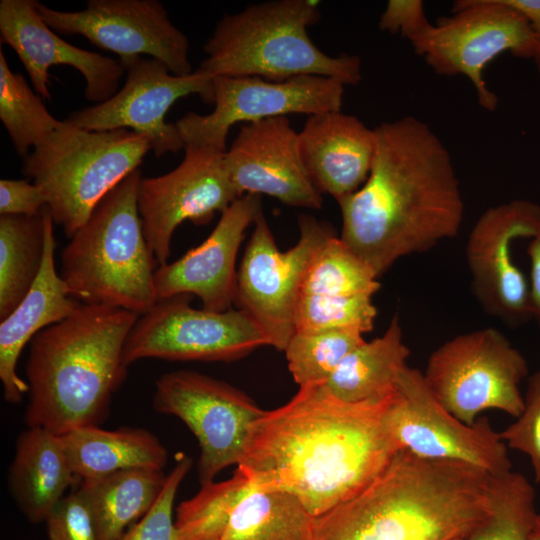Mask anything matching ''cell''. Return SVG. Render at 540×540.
Listing matches in <instances>:
<instances>
[{
  "mask_svg": "<svg viewBox=\"0 0 540 540\" xmlns=\"http://www.w3.org/2000/svg\"><path fill=\"white\" fill-rule=\"evenodd\" d=\"M44 254L40 272L30 291L0 323V380L4 399L19 403L29 386L17 373L20 354L43 329L70 316L80 301L71 297L55 266L54 222L48 208L41 212Z\"/></svg>",
  "mask_w": 540,
  "mask_h": 540,
  "instance_id": "23",
  "label": "cell"
},
{
  "mask_svg": "<svg viewBox=\"0 0 540 540\" xmlns=\"http://www.w3.org/2000/svg\"><path fill=\"white\" fill-rule=\"evenodd\" d=\"M45 522L48 540H98L93 516L79 490L64 496Z\"/></svg>",
  "mask_w": 540,
  "mask_h": 540,
  "instance_id": "38",
  "label": "cell"
},
{
  "mask_svg": "<svg viewBox=\"0 0 540 540\" xmlns=\"http://www.w3.org/2000/svg\"><path fill=\"white\" fill-rule=\"evenodd\" d=\"M253 226L237 270L234 304L255 321L267 345L284 351L296 332V306L308 269L337 234L328 222L300 215L297 243L280 251L263 212Z\"/></svg>",
  "mask_w": 540,
  "mask_h": 540,
  "instance_id": "10",
  "label": "cell"
},
{
  "mask_svg": "<svg viewBox=\"0 0 540 540\" xmlns=\"http://www.w3.org/2000/svg\"><path fill=\"white\" fill-rule=\"evenodd\" d=\"M192 295L159 300L138 317L124 346L126 366L146 359L230 362L267 345L250 315L239 308L223 312L191 306Z\"/></svg>",
  "mask_w": 540,
  "mask_h": 540,
  "instance_id": "11",
  "label": "cell"
},
{
  "mask_svg": "<svg viewBox=\"0 0 540 540\" xmlns=\"http://www.w3.org/2000/svg\"><path fill=\"white\" fill-rule=\"evenodd\" d=\"M224 165L240 196L267 195L292 207H322V194L303 164L298 132L287 116L241 125L224 153Z\"/></svg>",
  "mask_w": 540,
  "mask_h": 540,
  "instance_id": "19",
  "label": "cell"
},
{
  "mask_svg": "<svg viewBox=\"0 0 540 540\" xmlns=\"http://www.w3.org/2000/svg\"><path fill=\"white\" fill-rule=\"evenodd\" d=\"M167 480L163 470L130 468L82 480L78 489L93 516L98 540H119L154 505Z\"/></svg>",
  "mask_w": 540,
  "mask_h": 540,
  "instance_id": "27",
  "label": "cell"
},
{
  "mask_svg": "<svg viewBox=\"0 0 540 540\" xmlns=\"http://www.w3.org/2000/svg\"><path fill=\"white\" fill-rule=\"evenodd\" d=\"M121 64L126 72L123 87L107 101L74 111L65 120L91 131L131 129L150 139L156 157L184 149L176 124L166 122V114L177 100L192 94L213 103V78L197 69L174 75L150 57Z\"/></svg>",
  "mask_w": 540,
  "mask_h": 540,
  "instance_id": "15",
  "label": "cell"
},
{
  "mask_svg": "<svg viewBox=\"0 0 540 540\" xmlns=\"http://www.w3.org/2000/svg\"><path fill=\"white\" fill-rule=\"evenodd\" d=\"M431 23L421 0H389L379 19V28L410 40Z\"/></svg>",
  "mask_w": 540,
  "mask_h": 540,
  "instance_id": "39",
  "label": "cell"
},
{
  "mask_svg": "<svg viewBox=\"0 0 540 540\" xmlns=\"http://www.w3.org/2000/svg\"><path fill=\"white\" fill-rule=\"evenodd\" d=\"M424 379L440 404L466 424L489 409L517 418L520 385L529 376L524 355L495 328L459 334L428 358Z\"/></svg>",
  "mask_w": 540,
  "mask_h": 540,
  "instance_id": "8",
  "label": "cell"
},
{
  "mask_svg": "<svg viewBox=\"0 0 540 540\" xmlns=\"http://www.w3.org/2000/svg\"><path fill=\"white\" fill-rule=\"evenodd\" d=\"M37 0L0 1V38L17 54L36 93L50 100L49 68L68 65L85 79L84 96L96 104L117 91L125 69L113 58L78 48L52 30L42 19Z\"/></svg>",
  "mask_w": 540,
  "mask_h": 540,
  "instance_id": "21",
  "label": "cell"
},
{
  "mask_svg": "<svg viewBox=\"0 0 540 540\" xmlns=\"http://www.w3.org/2000/svg\"><path fill=\"white\" fill-rule=\"evenodd\" d=\"M43 254L41 214L0 215V320L30 291L40 272Z\"/></svg>",
  "mask_w": 540,
  "mask_h": 540,
  "instance_id": "29",
  "label": "cell"
},
{
  "mask_svg": "<svg viewBox=\"0 0 540 540\" xmlns=\"http://www.w3.org/2000/svg\"><path fill=\"white\" fill-rule=\"evenodd\" d=\"M500 436L508 448L529 457L535 482L540 484V371L528 376L522 412Z\"/></svg>",
  "mask_w": 540,
  "mask_h": 540,
  "instance_id": "37",
  "label": "cell"
},
{
  "mask_svg": "<svg viewBox=\"0 0 540 540\" xmlns=\"http://www.w3.org/2000/svg\"><path fill=\"white\" fill-rule=\"evenodd\" d=\"M539 227L540 205L514 199L483 212L467 240L473 292L487 313L510 327L532 320L529 280L513 258V243Z\"/></svg>",
  "mask_w": 540,
  "mask_h": 540,
  "instance_id": "18",
  "label": "cell"
},
{
  "mask_svg": "<svg viewBox=\"0 0 540 540\" xmlns=\"http://www.w3.org/2000/svg\"><path fill=\"white\" fill-rule=\"evenodd\" d=\"M393 395L347 403L324 385L299 388L252 424L237 467L256 488L289 493L318 517L366 488L401 450L389 424Z\"/></svg>",
  "mask_w": 540,
  "mask_h": 540,
  "instance_id": "1",
  "label": "cell"
},
{
  "mask_svg": "<svg viewBox=\"0 0 540 540\" xmlns=\"http://www.w3.org/2000/svg\"><path fill=\"white\" fill-rule=\"evenodd\" d=\"M535 496L532 484L519 472L492 475L490 512L465 540H531L538 515Z\"/></svg>",
  "mask_w": 540,
  "mask_h": 540,
  "instance_id": "32",
  "label": "cell"
},
{
  "mask_svg": "<svg viewBox=\"0 0 540 540\" xmlns=\"http://www.w3.org/2000/svg\"><path fill=\"white\" fill-rule=\"evenodd\" d=\"M141 180L138 168L113 188L62 250L59 274L78 301L138 316L156 304V260L138 210Z\"/></svg>",
  "mask_w": 540,
  "mask_h": 540,
  "instance_id": "6",
  "label": "cell"
},
{
  "mask_svg": "<svg viewBox=\"0 0 540 540\" xmlns=\"http://www.w3.org/2000/svg\"><path fill=\"white\" fill-rule=\"evenodd\" d=\"M191 465V458L179 456L154 505L119 540H179L173 506L178 488Z\"/></svg>",
  "mask_w": 540,
  "mask_h": 540,
  "instance_id": "36",
  "label": "cell"
},
{
  "mask_svg": "<svg viewBox=\"0 0 540 540\" xmlns=\"http://www.w3.org/2000/svg\"><path fill=\"white\" fill-rule=\"evenodd\" d=\"M150 150V139L132 130L91 131L64 120L23 158L22 173L41 188L54 224L70 239Z\"/></svg>",
  "mask_w": 540,
  "mask_h": 540,
  "instance_id": "7",
  "label": "cell"
},
{
  "mask_svg": "<svg viewBox=\"0 0 540 540\" xmlns=\"http://www.w3.org/2000/svg\"><path fill=\"white\" fill-rule=\"evenodd\" d=\"M389 424L399 448L418 457L468 463L493 476L512 470L508 447L489 418L464 423L435 398L423 373L408 364L395 383Z\"/></svg>",
  "mask_w": 540,
  "mask_h": 540,
  "instance_id": "12",
  "label": "cell"
},
{
  "mask_svg": "<svg viewBox=\"0 0 540 540\" xmlns=\"http://www.w3.org/2000/svg\"><path fill=\"white\" fill-rule=\"evenodd\" d=\"M47 205L43 191L27 180H0V215H40Z\"/></svg>",
  "mask_w": 540,
  "mask_h": 540,
  "instance_id": "40",
  "label": "cell"
},
{
  "mask_svg": "<svg viewBox=\"0 0 540 540\" xmlns=\"http://www.w3.org/2000/svg\"><path fill=\"white\" fill-rule=\"evenodd\" d=\"M254 489L238 467L227 480L203 483L197 494L176 509L179 540H221L236 506Z\"/></svg>",
  "mask_w": 540,
  "mask_h": 540,
  "instance_id": "31",
  "label": "cell"
},
{
  "mask_svg": "<svg viewBox=\"0 0 540 540\" xmlns=\"http://www.w3.org/2000/svg\"><path fill=\"white\" fill-rule=\"evenodd\" d=\"M262 212L259 195L246 194L235 200L200 245L176 261L158 266L154 272L157 301L189 294L198 296L206 310L233 308L237 253L247 228Z\"/></svg>",
  "mask_w": 540,
  "mask_h": 540,
  "instance_id": "20",
  "label": "cell"
},
{
  "mask_svg": "<svg viewBox=\"0 0 540 540\" xmlns=\"http://www.w3.org/2000/svg\"><path fill=\"white\" fill-rule=\"evenodd\" d=\"M409 356L399 317L395 315L384 334L353 349L324 386L347 403L382 400L394 392Z\"/></svg>",
  "mask_w": 540,
  "mask_h": 540,
  "instance_id": "26",
  "label": "cell"
},
{
  "mask_svg": "<svg viewBox=\"0 0 540 540\" xmlns=\"http://www.w3.org/2000/svg\"><path fill=\"white\" fill-rule=\"evenodd\" d=\"M138 317L80 302L70 316L37 333L25 365L27 426L62 436L102 421L125 381L124 346Z\"/></svg>",
  "mask_w": 540,
  "mask_h": 540,
  "instance_id": "4",
  "label": "cell"
},
{
  "mask_svg": "<svg viewBox=\"0 0 540 540\" xmlns=\"http://www.w3.org/2000/svg\"><path fill=\"white\" fill-rule=\"evenodd\" d=\"M298 145L316 188L338 202L367 180L374 159L375 133L353 115L328 111L308 116L298 132Z\"/></svg>",
  "mask_w": 540,
  "mask_h": 540,
  "instance_id": "22",
  "label": "cell"
},
{
  "mask_svg": "<svg viewBox=\"0 0 540 540\" xmlns=\"http://www.w3.org/2000/svg\"><path fill=\"white\" fill-rule=\"evenodd\" d=\"M530 263L529 292L531 317L540 328V227L526 249Z\"/></svg>",
  "mask_w": 540,
  "mask_h": 540,
  "instance_id": "41",
  "label": "cell"
},
{
  "mask_svg": "<svg viewBox=\"0 0 540 540\" xmlns=\"http://www.w3.org/2000/svg\"><path fill=\"white\" fill-rule=\"evenodd\" d=\"M320 19L319 1L272 0L224 15L203 49L197 70L210 77H259L283 81L301 75L357 85L356 55L330 56L311 40L307 28Z\"/></svg>",
  "mask_w": 540,
  "mask_h": 540,
  "instance_id": "5",
  "label": "cell"
},
{
  "mask_svg": "<svg viewBox=\"0 0 540 540\" xmlns=\"http://www.w3.org/2000/svg\"><path fill=\"white\" fill-rule=\"evenodd\" d=\"M452 540H465V538H455V539H452Z\"/></svg>",
  "mask_w": 540,
  "mask_h": 540,
  "instance_id": "45",
  "label": "cell"
},
{
  "mask_svg": "<svg viewBox=\"0 0 540 540\" xmlns=\"http://www.w3.org/2000/svg\"><path fill=\"white\" fill-rule=\"evenodd\" d=\"M377 308L371 296L328 297L300 294L296 312V332L352 329L371 331Z\"/></svg>",
  "mask_w": 540,
  "mask_h": 540,
  "instance_id": "35",
  "label": "cell"
},
{
  "mask_svg": "<svg viewBox=\"0 0 540 540\" xmlns=\"http://www.w3.org/2000/svg\"><path fill=\"white\" fill-rule=\"evenodd\" d=\"M492 475L399 450L354 497L315 517L311 540H452L490 512Z\"/></svg>",
  "mask_w": 540,
  "mask_h": 540,
  "instance_id": "3",
  "label": "cell"
},
{
  "mask_svg": "<svg viewBox=\"0 0 540 540\" xmlns=\"http://www.w3.org/2000/svg\"><path fill=\"white\" fill-rule=\"evenodd\" d=\"M505 5L520 13L540 37V0H501Z\"/></svg>",
  "mask_w": 540,
  "mask_h": 540,
  "instance_id": "42",
  "label": "cell"
},
{
  "mask_svg": "<svg viewBox=\"0 0 540 540\" xmlns=\"http://www.w3.org/2000/svg\"><path fill=\"white\" fill-rule=\"evenodd\" d=\"M345 85L324 76L301 75L283 81L259 77L213 78L214 110L189 112L175 124L185 145L225 152L227 135L238 123L341 110Z\"/></svg>",
  "mask_w": 540,
  "mask_h": 540,
  "instance_id": "14",
  "label": "cell"
},
{
  "mask_svg": "<svg viewBox=\"0 0 540 540\" xmlns=\"http://www.w3.org/2000/svg\"><path fill=\"white\" fill-rule=\"evenodd\" d=\"M532 59L535 62L537 72H538V75H539V79H540V37H538L537 48H536V51H535L534 56H533Z\"/></svg>",
  "mask_w": 540,
  "mask_h": 540,
  "instance_id": "44",
  "label": "cell"
},
{
  "mask_svg": "<svg viewBox=\"0 0 540 540\" xmlns=\"http://www.w3.org/2000/svg\"><path fill=\"white\" fill-rule=\"evenodd\" d=\"M378 278L374 270L335 235L311 263L300 294L373 297L381 287Z\"/></svg>",
  "mask_w": 540,
  "mask_h": 540,
  "instance_id": "33",
  "label": "cell"
},
{
  "mask_svg": "<svg viewBox=\"0 0 540 540\" xmlns=\"http://www.w3.org/2000/svg\"><path fill=\"white\" fill-rule=\"evenodd\" d=\"M365 340L352 329L295 332L284 352L299 388L324 385L342 360Z\"/></svg>",
  "mask_w": 540,
  "mask_h": 540,
  "instance_id": "34",
  "label": "cell"
},
{
  "mask_svg": "<svg viewBox=\"0 0 540 540\" xmlns=\"http://www.w3.org/2000/svg\"><path fill=\"white\" fill-rule=\"evenodd\" d=\"M369 176L338 201L341 240L378 277L400 258L458 235L464 202L449 150L414 116L374 128Z\"/></svg>",
  "mask_w": 540,
  "mask_h": 540,
  "instance_id": "2",
  "label": "cell"
},
{
  "mask_svg": "<svg viewBox=\"0 0 540 540\" xmlns=\"http://www.w3.org/2000/svg\"><path fill=\"white\" fill-rule=\"evenodd\" d=\"M0 120L17 154L25 158L30 148L45 141L63 123L45 107L23 75L11 71L0 50Z\"/></svg>",
  "mask_w": 540,
  "mask_h": 540,
  "instance_id": "30",
  "label": "cell"
},
{
  "mask_svg": "<svg viewBox=\"0 0 540 540\" xmlns=\"http://www.w3.org/2000/svg\"><path fill=\"white\" fill-rule=\"evenodd\" d=\"M44 22L65 35H80L124 63L147 55L174 75L192 73L189 40L158 0H88L80 11H60L38 2Z\"/></svg>",
  "mask_w": 540,
  "mask_h": 540,
  "instance_id": "17",
  "label": "cell"
},
{
  "mask_svg": "<svg viewBox=\"0 0 540 540\" xmlns=\"http://www.w3.org/2000/svg\"><path fill=\"white\" fill-rule=\"evenodd\" d=\"M531 540H540V513H538L534 528L531 534Z\"/></svg>",
  "mask_w": 540,
  "mask_h": 540,
  "instance_id": "43",
  "label": "cell"
},
{
  "mask_svg": "<svg viewBox=\"0 0 540 540\" xmlns=\"http://www.w3.org/2000/svg\"><path fill=\"white\" fill-rule=\"evenodd\" d=\"M314 520L295 496L256 488L236 506L221 540H311Z\"/></svg>",
  "mask_w": 540,
  "mask_h": 540,
  "instance_id": "28",
  "label": "cell"
},
{
  "mask_svg": "<svg viewBox=\"0 0 540 540\" xmlns=\"http://www.w3.org/2000/svg\"><path fill=\"white\" fill-rule=\"evenodd\" d=\"M452 11V16L438 19L409 41L437 74L467 77L479 105L495 111L498 98L483 78L484 69L505 52L532 59L538 36L501 0H457Z\"/></svg>",
  "mask_w": 540,
  "mask_h": 540,
  "instance_id": "9",
  "label": "cell"
},
{
  "mask_svg": "<svg viewBox=\"0 0 540 540\" xmlns=\"http://www.w3.org/2000/svg\"><path fill=\"white\" fill-rule=\"evenodd\" d=\"M224 153L185 145L184 158L175 169L142 178L138 210L145 239L158 265L167 263L179 225L185 221L208 224L216 213L222 214L241 197L226 171Z\"/></svg>",
  "mask_w": 540,
  "mask_h": 540,
  "instance_id": "16",
  "label": "cell"
},
{
  "mask_svg": "<svg viewBox=\"0 0 540 540\" xmlns=\"http://www.w3.org/2000/svg\"><path fill=\"white\" fill-rule=\"evenodd\" d=\"M153 407L179 418L197 438L201 484L240 463L250 427L265 411L232 385L190 370L161 375Z\"/></svg>",
  "mask_w": 540,
  "mask_h": 540,
  "instance_id": "13",
  "label": "cell"
},
{
  "mask_svg": "<svg viewBox=\"0 0 540 540\" xmlns=\"http://www.w3.org/2000/svg\"><path fill=\"white\" fill-rule=\"evenodd\" d=\"M61 437L72 470L81 480L130 468L163 470L168 459L159 439L142 428L105 430L90 425Z\"/></svg>",
  "mask_w": 540,
  "mask_h": 540,
  "instance_id": "25",
  "label": "cell"
},
{
  "mask_svg": "<svg viewBox=\"0 0 540 540\" xmlns=\"http://www.w3.org/2000/svg\"><path fill=\"white\" fill-rule=\"evenodd\" d=\"M75 479L60 435L43 427H28L21 433L8 482L28 521L45 522Z\"/></svg>",
  "mask_w": 540,
  "mask_h": 540,
  "instance_id": "24",
  "label": "cell"
}]
</instances>
